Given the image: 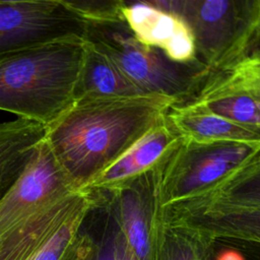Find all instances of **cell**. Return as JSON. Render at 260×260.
Returning <instances> with one entry per match:
<instances>
[{"mask_svg": "<svg viewBox=\"0 0 260 260\" xmlns=\"http://www.w3.org/2000/svg\"><path fill=\"white\" fill-rule=\"evenodd\" d=\"M94 192L111 207L137 260H158L165 214L154 166L113 190Z\"/></svg>", "mask_w": 260, "mask_h": 260, "instance_id": "obj_8", "label": "cell"}, {"mask_svg": "<svg viewBox=\"0 0 260 260\" xmlns=\"http://www.w3.org/2000/svg\"><path fill=\"white\" fill-rule=\"evenodd\" d=\"M181 139L167 116L121 156L106 168L83 191H110L157 164Z\"/></svg>", "mask_w": 260, "mask_h": 260, "instance_id": "obj_12", "label": "cell"}, {"mask_svg": "<svg viewBox=\"0 0 260 260\" xmlns=\"http://www.w3.org/2000/svg\"><path fill=\"white\" fill-rule=\"evenodd\" d=\"M146 94L102 51L83 41V57L75 89L78 99H123Z\"/></svg>", "mask_w": 260, "mask_h": 260, "instance_id": "obj_14", "label": "cell"}, {"mask_svg": "<svg viewBox=\"0 0 260 260\" xmlns=\"http://www.w3.org/2000/svg\"><path fill=\"white\" fill-rule=\"evenodd\" d=\"M83 40L58 41L0 60V110L43 124L75 101Z\"/></svg>", "mask_w": 260, "mask_h": 260, "instance_id": "obj_2", "label": "cell"}, {"mask_svg": "<svg viewBox=\"0 0 260 260\" xmlns=\"http://www.w3.org/2000/svg\"><path fill=\"white\" fill-rule=\"evenodd\" d=\"M260 153V145L180 139L154 166L164 208L196 198Z\"/></svg>", "mask_w": 260, "mask_h": 260, "instance_id": "obj_5", "label": "cell"}, {"mask_svg": "<svg viewBox=\"0 0 260 260\" xmlns=\"http://www.w3.org/2000/svg\"><path fill=\"white\" fill-rule=\"evenodd\" d=\"M186 102L222 118L260 127V101L252 96L233 92L195 94Z\"/></svg>", "mask_w": 260, "mask_h": 260, "instance_id": "obj_19", "label": "cell"}, {"mask_svg": "<svg viewBox=\"0 0 260 260\" xmlns=\"http://www.w3.org/2000/svg\"><path fill=\"white\" fill-rule=\"evenodd\" d=\"M74 191L77 190L43 138L19 178L0 200V236Z\"/></svg>", "mask_w": 260, "mask_h": 260, "instance_id": "obj_9", "label": "cell"}, {"mask_svg": "<svg viewBox=\"0 0 260 260\" xmlns=\"http://www.w3.org/2000/svg\"><path fill=\"white\" fill-rule=\"evenodd\" d=\"M95 204L91 191H74L0 236V260H66Z\"/></svg>", "mask_w": 260, "mask_h": 260, "instance_id": "obj_6", "label": "cell"}, {"mask_svg": "<svg viewBox=\"0 0 260 260\" xmlns=\"http://www.w3.org/2000/svg\"><path fill=\"white\" fill-rule=\"evenodd\" d=\"M84 29L68 0H0V60L53 42L83 40Z\"/></svg>", "mask_w": 260, "mask_h": 260, "instance_id": "obj_7", "label": "cell"}, {"mask_svg": "<svg viewBox=\"0 0 260 260\" xmlns=\"http://www.w3.org/2000/svg\"><path fill=\"white\" fill-rule=\"evenodd\" d=\"M209 256H210V252H209V255H202V256H198V257L193 258L192 260H209Z\"/></svg>", "mask_w": 260, "mask_h": 260, "instance_id": "obj_24", "label": "cell"}, {"mask_svg": "<svg viewBox=\"0 0 260 260\" xmlns=\"http://www.w3.org/2000/svg\"><path fill=\"white\" fill-rule=\"evenodd\" d=\"M170 225L192 232L207 245L215 240H237L260 245V207H241L188 200L165 208Z\"/></svg>", "mask_w": 260, "mask_h": 260, "instance_id": "obj_10", "label": "cell"}, {"mask_svg": "<svg viewBox=\"0 0 260 260\" xmlns=\"http://www.w3.org/2000/svg\"><path fill=\"white\" fill-rule=\"evenodd\" d=\"M207 245L210 252L209 260H246L234 240H215Z\"/></svg>", "mask_w": 260, "mask_h": 260, "instance_id": "obj_21", "label": "cell"}, {"mask_svg": "<svg viewBox=\"0 0 260 260\" xmlns=\"http://www.w3.org/2000/svg\"><path fill=\"white\" fill-rule=\"evenodd\" d=\"M91 212L98 219L94 233L83 225L93 241L92 260H137L111 207L98 192Z\"/></svg>", "mask_w": 260, "mask_h": 260, "instance_id": "obj_18", "label": "cell"}, {"mask_svg": "<svg viewBox=\"0 0 260 260\" xmlns=\"http://www.w3.org/2000/svg\"><path fill=\"white\" fill-rule=\"evenodd\" d=\"M202 255H209L208 246L192 232L165 221L158 260H192Z\"/></svg>", "mask_w": 260, "mask_h": 260, "instance_id": "obj_20", "label": "cell"}, {"mask_svg": "<svg viewBox=\"0 0 260 260\" xmlns=\"http://www.w3.org/2000/svg\"><path fill=\"white\" fill-rule=\"evenodd\" d=\"M225 92L246 94L260 101V48L229 67L210 73L195 94Z\"/></svg>", "mask_w": 260, "mask_h": 260, "instance_id": "obj_17", "label": "cell"}, {"mask_svg": "<svg viewBox=\"0 0 260 260\" xmlns=\"http://www.w3.org/2000/svg\"><path fill=\"white\" fill-rule=\"evenodd\" d=\"M45 132L43 124L26 119L0 123V200L23 172Z\"/></svg>", "mask_w": 260, "mask_h": 260, "instance_id": "obj_15", "label": "cell"}, {"mask_svg": "<svg viewBox=\"0 0 260 260\" xmlns=\"http://www.w3.org/2000/svg\"><path fill=\"white\" fill-rule=\"evenodd\" d=\"M84 22L83 41L102 51L146 94H161L184 103L210 74L199 61L178 63L160 50L140 43L125 20Z\"/></svg>", "mask_w": 260, "mask_h": 260, "instance_id": "obj_4", "label": "cell"}, {"mask_svg": "<svg viewBox=\"0 0 260 260\" xmlns=\"http://www.w3.org/2000/svg\"><path fill=\"white\" fill-rule=\"evenodd\" d=\"M167 118L180 137L187 141L195 143L231 141L260 145V127L222 118L191 103L174 105L169 110Z\"/></svg>", "mask_w": 260, "mask_h": 260, "instance_id": "obj_13", "label": "cell"}, {"mask_svg": "<svg viewBox=\"0 0 260 260\" xmlns=\"http://www.w3.org/2000/svg\"><path fill=\"white\" fill-rule=\"evenodd\" d=\"M242 250L246 260H260V245L250 242L234 240Z\"/></svg>", "mask_w": 260, "mask_h": 260, "instance_id": "obj_23", "label": "cell"}, {"mask_svg": "<svg viewBox=\"0 0 260 260\" xmlns=\"http://www.w3.org/2000/svg\"><path fill=\"white\" fill-rule=\"evenodd\" d=\"M92 238L84 225H82L81 232L66 260H92Z\"/></svg>", "mask_w": 260, "mask_h": 260, "instance_id": "obj_22", "label": "cell"}, {"mask_svg": "<svg viewBox=\"0 0 260 260\" xmlns=\"http://www.w3.org/2000/svg\"><path fill=\"white\" fill-rule=\"evenodd\" d=\"M190 28L197 60L210 73L251 53L260 42V0H152Z\"/></svg>", "mask_w": 260, "mask_h": 260, "instance_id": "obj_3", "label": "cell"}, {"mask_svg": "<svg viewBox=\"0 0 260 260\" xmlns=\"http://www.w3.org/2000/svg\"><path fill=\"white\" fill-rule=\"evenodd\" d=\"M193 199L231 206L260 207V153Z\"/></svg>", "mask_w": 260, "mask_h": 260, "instance_id": "obj_16", "label": "cell"}, {"mask_svg": "<svg viewBox=\"0 0 260 260\" xmlns=\"http://www.w3.org/2000/svg\"><path fill=\"white\" fill-rule=\"evenodd\" d=\"M176 104L161 94L78 99L45 127L44 139L73 188L83 191Z\"/></svg>", "mask_w": 260, "mask_h": 260, "instance_id": "obj_1", "label": "cell"}, {"mask_svg": "<svg viewBox=\"0 0 260 260\" xmlns=\"http://www.w3.org/2000/svg\"><path fill=\"white\" fill-rule=\"evenodd\" d=\"M122 14L133 36L142 44L160 50L172 61H198L192 32L183 19L148 1L124 3Z\"/></svg>", "mask_w": 260, "mask_h": 260, "instance_id": "obj_11", "label": "cell"}]
</instances>
